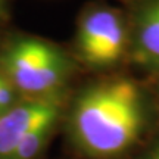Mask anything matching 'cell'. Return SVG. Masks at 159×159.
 <instances>
[{"instance_id": "6da1fadb", "label": "cell", "mask_w": 159, "mask_h": 159, "mask_svg": "<svg viewBox=\"0 0 159 159\" xmlns=\"http://www.w3.org/2000/svg\"><path fill=\"white\" fill-rule=\"evenodd\" d=\"M144 125V102L137 81L116 77L85 87L71 111L78 148L97 159L115 158L137 143Z\"/></svg>"}, {"instance_id": "5b68a950", "label": "cell", "mask_w": 159, "mask_h": 159, "mask_svg": "<svg viewBox=\"0 0 159 159\" xmlns=\"http://www.w3.org/2000/svg\"><path fill=\"white\" fill-rule=\"evenodd\" d=\"M128 56L146 69L159 71V0H149L130 25Z\"/></svg>"}, {"instance_id": "7a4b0ae2", "label": "cell", "mask_w": 159, "mask_h": 159, "mask_svg": "<svg viewBox=\"0 0 159 159\" xmlns=\"http://www.w3.org/2000/svg\"><path fill=\"white\" fill-rule=\"evenodd\" d=\"M0 72L28 97L62 94L74 63L65 52L37 37H18L0 53Z\"/></svg>"}, {"instance_id": "3957f363", "label": "cell", "mask_w": 159, "mask_h": 159, "mask_svg": "<svg viewBox=\"0 0 159 159\" xmlns=\"http://www.w3.org/2000/svg\"><path fill=\"white\" fill-rule=\"evenodd\" d=\"M130 27L122 13L109 6H94L78 21L75 50L91 68H111L128 55Z\"/></svg>"}, {"instance_id": "ba28073f", "label": "cell", "mask_w": 159, "mask_h": 159, "mask_svg": "<svg viewBox=\"0 0 159 159\" xmlns=\"http://www.w3.org/2000/svg\"><path fill=\"white\" fill-rule=\"evenodd\" d=\"M146 159H159V142L150 149V152H149V155L146 156Z\"/></svg>"}, {"instance_id": "52a82bcc", "label": "cell", "mask_w": 159, "mask_h": 159, "mask_svg": "<svg viewBox=\"0 0 159 159\" xmlns=\"http://www.w3.org/2000/svg\"><path fill=\"white\" fill-rule=\"evenodd\" d=\"M16 89L0 72V114L6 112L16 103Z\"/></svg>"}, {"instance_id": "8992f818", "label": "cell", "mask_w": 159, "mask_h": 159, "mask_svg": "<svg viewBox=\"0 0 159 159\" xmlns=\"http://www.w3.org/2000/svg\"><path fill=\"white\" fill-rule=\"evenodd\" d=\"M59 115L61 114L52 115V116H47L43 121H40L39 124L19 142L11 159H37L41 149L44 148L47 140H49L52 131L55 130V125L57 122Z\"/></svg>"}, {"instance_id": "277c9868", "label": "cell", "mask_w": 159, "mask_h": 159, "mask_svg": "<svg viewBox=\"0 0 159 159\" xmlns=\"http://www.w3.org/2000/svg\"><path fill=\"white\" fill-rule=\"evenodd\" d=\"M62 94L28 97L0 114V159H11L19 142L40 121L61 114Z\"/></svg>"}, {"instance_id": "9c48e42d", "label": "cell", "mask_w": 159, "mask_h": 159, "mask_svg": "<svg viewBox=\"0 0 159 159\" xmlns=\"http://www.w3.org/2000/svg\"><path fill=\"white\" fill-rule=\"evenodd\" d=\"M6 15V0H0V18Z\"/></svg>"}]
</instances>
